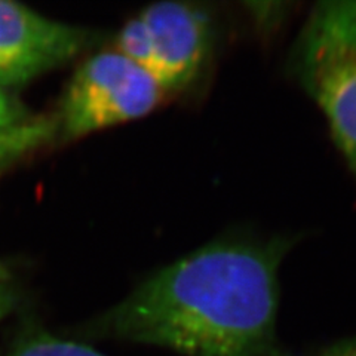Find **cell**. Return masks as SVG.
<instances>
[{
  "label": "cell",
  "mask_w": 356,
  "mask_h": 356,
  "mask_svg": "<svg viewBox=\"0 0 356 356\" xmlns=\"http://www.w3.org/2000/svg\"><path fill=\"white\" fill-rule=\"evenodd\" d=\"M319 356H356V336L334 343Z\"/></svg>",
  "instance_id": "cell-11"
},
{
  "label": "cell",
  "mask_w": 356,
  "mask_h": 356,
  "mask_svg": "<svg viewBox=\"0 0 356 356\" xmlns=\"http://www.w3.org/2000/svg\"><path fill=\"white\" fill-rule=\"evenodd\" d=\"M2 356H107L82 343L35 332L18 340Z\"/></svg>",
  "instance_id": "cell-7"
},
{
  "label": "cell",
  "mask_w": 356,
  "mask_h": 356,
  "mask_svg": "<svg viewBox=\"0 0 356 356\" xmlns=\"http://www.w3.org/2000/svg\"><path fill=\"white\" fill-rule=\"evenodd\" d=\"M18 302V291L13 280V273L0 263V321L6 318Z\"/></svg>",
  "instance_id": "cell-10"
},
{
  "label": "cell",
  "mask_w": 356,
  "mask_h": 356,
  "mask_svg": "<svg viewBox=\"0 0 356 356\" xmlns=\"http://www.w3.org/2000/svg\"><path fill=\"white\" fill-rule=\"evenodd\" d=\"M33 119L36 116H33L24 104L0 86V132L19 128Z\"/></svg>",
  "instance_id": "cell-9"
},
{
  "label": "cell",
  "mask_w": 356,
  "mask_h": 356,
  "mask_svg": "<svg viewBox=\"0 0 356 356\" xmlns=\"http://www.w3.org/2000/svg\"><path fill=\"white\" fill-rule=\"evenodd\" d=\"M153 48V76L166 94L191 85L213 48V19L205 9L183 2H158L140 14Z\"/></svg>",
  "instance_id": "cell-5"
},
{
  "label": "cell",
  "mask_w": 356,
  "mask_h": 356,
  "mask_svg": "<svg viewBox=\"0 0 356 356\" xmlns=\"http://www.w3.org/2000/svg\"><path fill=\"white\" fill-rule=\"evenodd\" d=\"M132 64L153 74V48L149 30L138 17L129 19L122 27L118 38V49Z\"/></svg>",
  "instance_id": "cell-8"
},
{
  "label": "cell",
  "mask_w": 356,
  "mask_h": 356,
  "mask_svg": "<svg viewBox=\"0 0 356 356\" xmlns=\"http://www.w3.org/2000/svg\"><path fill=\"white\" fill-rule=\"evenodd\" d=\"M91 33L0 0V86H21L76 58Z\"/></svg>",
  "instance_id": "cell-4"
},
{
  "label": "cell",
  "mask_w": 356,
  "mask_h": 356,
  "mask_svg": "<svg viewBox=\"0 0 356 356\" xmlns=\"http://www.w3.org/2000/svg\"><path fill=\"white\" fill-rule=\"evenodd\" d=\"M166 92L149 72L118 51L92 55L73 74L60 104L57 128L76 140L149 115Z\"/></svg>",
  "instance_id": "cell-3"
},
{
  "label": "cell",
  "mask_w": 356,
  "mask_h": 356,
  "mask_svg": "<svg viewBox=\"0 0 356 356\" xmlns=\"http://www.w3.org/2000/svg\"><path fill=\"white\" fill-rule=\"evenodd\" d=\"M293 241L222 238L156 272L102 331L184 356H277L280 267Z\"/></svg>",
  "instance_id": "cell-1"
},
{
  "label": "cell",
  "mask_w": 356,
  "mask_h": 356,
  "mask_svg": "<svg viewBox=\"0 0 356 356\" xmlns=\"http://www.w3.org/2000/svg\"><path fill=\"white\" fill-rule=\"evenodd\" d=\"M58 131L57 122L48 118H36L15 129L0 132V175L49 143Z\"/></svg>",
  "instance_id": "cell-6"
},
{
  "label": "cell",
  "mask_w": 356,
  "mask_h": 356,
  "mask_svg": "<svg viewBox=\"0 0 356 356\" xmlns=\"http://www.w3.org/2000/svg\"><path fill=\"white\" fill-rule=\"evenodd\" d=\"M291 65L356 177V2L318 3L297 38Z\"/></svg>",
  "instance_id": "cell-2"
}]
</instances>
